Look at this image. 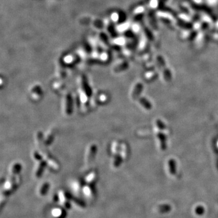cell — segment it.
I'll use <instances>...</instances> for the list:
<instances>
[{
    "label": "cell",
    "instance_id": "cell-5",
    "mask_svg": "<svg viewBox=\"0 0 218 218\" xmlns=\"http://www.w3.org/2000/svg\"><path fill=\"white\" fill-rule=\"evenodd\" d=\"M49 184H47V183H45L44 184L43 187H41V191H40V193L41 195H45L46 193H47V191L49 190Z\"/></svg>",
    "mask_w": 218,
    "mask_h": 218
},
{
    "label": "cell",
    "instance_id": "cell-3",
    "mask_svg": "<svg viewBox=\"0 0 218 218\" xmlns=\"http://www.w3.org/2000/svg\"><path fill=\"white\" fill-rule=\"evenodd\" d=\"M169 169H170V172L171 175H175L176 171V164H175V162L173 160L169 161Z\"/></svg>",
    "mask_w": 218,
    "mask_h": 218
},
{
    "label": "cell",
    "instance_id": "cell-2",
    "mask_svg": "<svg viewBox=\"0 0 218 218\" xmlns=\"http://www.w3.org/2000/svg\"><path fill=\"white\" fill-rule=\"evenodd\" d=\"M21 164H19V163H16L12 167L11 174L12 175L15 176V175L19 174V173L21 171Z\"/></svg>",
    "mask_w": 218,
    "mask_h": 218
},
{
    "label": "cell",
    "instance_id": "cell-6",
    "mask_svg": "<svg viewBox=\"0 0 218 218\" xmlns=\"http://www.w3.org/2000/svg\"><path fill=\"white\" fill-rule=\"evenodd\" d=\"M53 215L56 217H60L61 216L63 215V211L60 209H55L53 211Z\"/></svg>",
    "mask_w": 218,
    "mask_h": 218
},
{
    "label": "cell",
    "instance_id": "cell-1",
    "mask_svg": "<svg viewBox=\"0 0 218 218\" xmlns=\"http://www.w3.org/2000/svg\"><path fill=\"white\" fill-rule=\"evenodd\" d=\"M158 211L162 213H166L169 212L171 210V207L169 204H162L158 207Z\"/></svg>",
    "mask_w": 218,
    "mask_h": 218
},
{
    "label": "cell",
    "instance_id": "cell-9",
    "mask_svg": "<svg viewBox=\"0 0 218 218\" xmlns=\"http://www.w3.org/2000/svg\"><path fill=\"white\" fill-rule=\"evenodd\" d=\"M84 191L85 194L87 195V196H90V193H91V191H90V190L89 187H85L84 190Z\"/></svg>",
    "mask_w": 218,
    "mask_h": 218
},
{
    "label": "cell",
    "instance_id": "cell-7",
    "mask_svg": "<svg viewBox=\"0 0 218 218\" xmlns=\"http://www.w3.org/2000/svg\"><path fill=\"white\" fill-rule=\"evenodd\" d=\"M44 164L43 165V163H42L41 164L40 167H39L36 171V176L37 177H40L41 175H42V173H43V169H44Z\"/></svg>",
    "mask_w": 218,
    "mask_h": 218
},
{
    "label": "cell",
    "instance_id": "cell-8",
    "mask_svg": "<svg viewBox=\"0 0 218 218\" xmlns=\"http://www.w3.org/2000/svg\"><path fill=\"white\" fill-rule=\"evenodd\" d=\"M6 197H3V198H1V199H0V210H1L4 206L5 205L6 202Z\"/></svg>",
    "mask_w": 218,
    "mask_h": 218
},
{
    "label": "cell",
    "instance_id": "cell-4",
    "mask_svg": "<svg viewBox=\"0 0 218 218\" xmlns=\"http://www.w3.org/2000/svg\"><path fill=\"white\" fill-rule=\"evenodd\" d=\"M205 212V208L202 206H198L196 207L195 213L197 215L202 216Z\"/></svg>",
    "mask_w": 218,
    "mask_h": 218
}]
</instances>
